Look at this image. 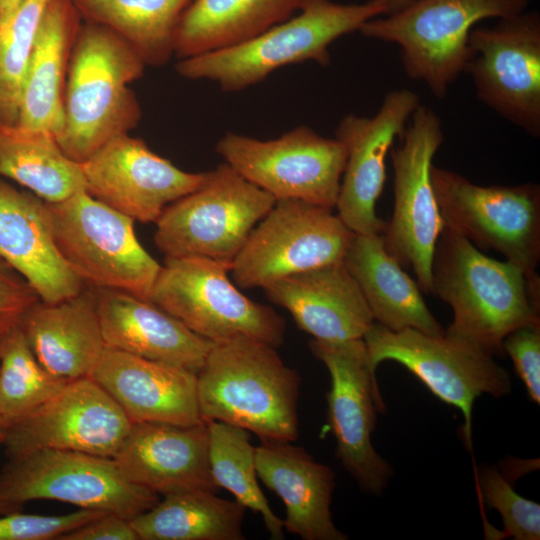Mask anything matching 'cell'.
<instances>
[{
	"label": "cell",
	"mask_w": 540,
	"mask_h": 540,
	"mask_svg": "<svg viewBox=\"0 0 540 540\" xmlns=\"http://www.w3.org/2000/svg\"><path fill=\"white\" fill-rule=\"evenodd\" d=\"M354 235L333 208L279 199L253 228L230 272L237 286L264 289L290 275L343 261Z\"/></svg>",
	"instance_id": "8fae6325"
},
{
	"label": "cell",
	"mask_w": 540,
	"mask_h": 540,
	"mask_svg": "<svg viewBox=\"0 0 540 540\" xmlns=\"http://www.w3.org/2000/svg\"><path fill=\"white\" fill-rule=\"evenodd\" d=\"M437 204L450 230L490 249L530 274L540 261V187L481 186L451 170L432 167Z\"/></svg>",
	"instance_id": "7c38bea8"
},
{
	"label": "cell",
	"mask_w": 540,
	"mask_h": 540,
	"mask_svg": "<svg viewBox=\"0 0 540 540\" xmlns=\"http://www.w3.org/2000/svg\"><path fill=\"white\" fill-rule=\"evenodd\" d=\"M275 202L223 162L164 209L155 222V244L168 258L195 256L232 264Z\"/></svg>",
	"instance_id": "52a82bcc"
},
{
	"label": "cell",
	"mask_w": 540,
	"mask_h": 540,
	"mask_svg": "<svg viewBox=\"0 0 540 540\" xmlns=\"http://www.w3.org/2000/svg\"><path fill=\"white\" fill-rule=\"evenodd\" d=\"M385 6L386 14L394 13L406 5H408L413 0H378Z\"/></svg>",
	"instance_id": "b9f144b4"
},
{
	"label": "cell",
	"mask_w": 540,
	"mask_h": 540,
	"mask_svg": "<svg viewBox=\"0 0 540 540\" xmlns=\"http://www.w3.org/2000/svg\"><path fill=\"white\" fill-rule=\"evenodd\" d=\"M39 300L30 285L0 258V340L20 322Z\"/></svg>",
	"instance_id": "f35d334b"
},
{
	"label": "cell",
	"mask_w": 540,
	"mask_h": 540,
	"mask_svg": "<svg viewBox=\"0 0 540 540\" xmlns=\"http://www.w3.org/2000/svg\"><path fill=\"white\" fill-rule=\"evenodd\" d=\"M473 28L464 72L478 99L511 124L540 136V15L537 11Z\"/></svg>",
	"instance_id": "9a60e30c"
},
{
	"label": "cell",
	"mask_w": 540,
	"mask_h": 540,
	"mask_svg": "<svg viewBox=\"0 0 540 540\" xmlns=\"http://www.w3.org/2000/svg\"><path fill=\"white\" fill-rule=\"evenodd\" d=\"M6 428L0 418V446L3 445L4 435H5Z\"/></svg>",
	"instance_id": "ee69618b"
},
{
	"label": "cell",
	"mask_w": 540,
	"mask_h": 540,
	"mask_svg": "<svg viewBox=\"0 0 540 540\" xmlns=\"http://www.w3.org/2000/svg\"><path fill=\"white\" fill-rule=\"evenodd\" d=\"M22 0H0V21L8 17Z\"/></svg>",
	"instance_id": "60d3db41"
},
{
	"label": "cell",
	"mask_w": 540,
	"mask_h": 540,
	"mask_svg": "<svg viewBox=\"0 0 540 540\" xmlns=\"http://www.w3.org/2000/svg\"><path fill=\"white\" fill-rule=\"evenodd\" d=\"M49 0H22L0 21V125H16L22 85Z\"/></svg>",
	"instance_id": "e575fe53"
},
{
	"label": "cell",
	"mask_w": 540,
	"mask_h": 540,
	"mask_svg": "<svg viewBox=\"0 0 540 540\" xmlns=\"http://www.w3.org/2000/svg\"><path fill=\"white\" fill-rule=\"evenodd\" d=\"M303 0H193L177 27L174 54L189 58L248 41L298 12Z\"/></svg>",
	"instance_id": "f1b7e54d"
},
{
	"label": "cell",
	"mask_w": 540,
	"mask_h": 540,
	"mask_svg": "<svg viewBox=\"0 0 540 540\" xmlns=\"http://www.w3.org/2000/svg\"><path fill=\"white\" fill-rule=\"evenodd\" d=\"M105 346L198 372L214 343L148 300L96 289Z\"/></svg>",
	"instance_id": "cb8c5ba5"
},
{
	"label": "cell",
	"mask_w": 540,
	"mask_h": 540,
	"mask_svg": "<svg viewBox=\"0 0 540 540\" xmlns=\"http://www.w3.org/2000/svg\"><path fill=\"white\" fill-rule=\"evenodd\" d=\"M208 458L218 488L234 495L245 508L259 514L271 539H284L283 520L274 514L257 481L251 433L221 421H207Z\"/></svg>",
	"instance_id": "d6a6232c"
},
{
	"label": "cell",
	"mask_w": 540,
	"mask_h": 540,
	"mask_svg": "<svg viewBox=\"0 0 540 540\" xmlns=\"http://www.w3.org/2000/svg\"><path fill=\"white\" fill-rule=\"evenodd\" d=\"M46 204L57 248L84 284L150 301L161 265L139 242L133 219L86 190Z\"/></svg>",
	"instance_id": "8992f818"
},
{
	"label": "cell",
	"mask_w": 540,
	"mask_h": 540,
	"mask_svg": "<svg viewBox=\"0 0 540 540\" xmlns=\"http://www.w3.org/2000/svg\"><path fill=\"white\" fill-rule=\"evenodd\" d=\"M216 152L241 176L279 199H298L335 208L346 149L301 125L278 138L260 140L228 132Z\"/></svg>",
	"instance_id": "5bb4252c"
},
{
	"label": "cell",
	"mask_w": 540,
	"mask_h": 540,
	"mask_svg": "<svg viewBox=\"0 0 540 540\" xmlns=\"http://www.w3.org/2000/svg\"><path fill=\"white\" fill-rule=\"evenodd\" d=\"M343 262L375 322L391 331L413 328L434 336L445 334L419 285L387 251L381 234H355Z\"/></svg>",
	"instance_id": "83f0119b"
},
{
	"label": "cell",
	"mask_w": 540,
	"mask_h": 540,
	"mask_svg": "<svg viewBox=\"0 0 540 540\" xmlns=\"http://www.w3.org/2000/svg\"><path fill=\"white\" fill-rule=\"evenodd\" d=\"M106 511L84 509L63 515L24 514L21 510L0 515V540H59L67 532Z\"/></svg>",
	"instance_id": "8d00e7d4"
},
{
	"label": "cell",
	"mask_w": 540,
	"mask_h": 540,
	"mask_svg": "<svg viewBox=\"0 0 540 540\" xmlns=\"http://www.w3.org/2000/svg\"><path fill=\"white\" fill-rule=\"evenodd\" d=\"M132 423L189 426L204 422L199 411L197 373L106 347L91 376Z\"/></svg>",
	"instance_id": "7402d4cb"
},
{
	"label": "cell",
	"mask_w": 540,
	"mask_h": 540,
	"mask_svg": "<svg viewBox=\"0 0 540 540\" xmlns=\"http://www.w3.org/2000/svg\"><path fill=\"white\" fill-rule=\"evenodd\" d=\"M245 511L215 492L185 491L165 495L130 524L139 540H243Z\"/></svg>",
	"instance_id": "4dcf8cb0"
},
{
	"label": "cell",
	"mask_w": 540,
	"mask_h": 540,
	"mask_svg": "<svg viewBox=\"0 0 540 540\" xmlns=\"http://www.w3.org/2000/svg\"><path fill=\"white\" fill-rule=\"evenodd\" d=\"M80 166L91 196L142 223H155L206 175L179 169L128 133L107 142Z\"/></svg>",
	"instance_id": "d6986e66"
},
{
	"label": "cell",
	"mask_w": 540,
	"mask_h": 540,
	"mask_svg": "<svg viewBox=\"0 0 540 540\" xmlns=\"http://www.w3.org/2000/svg\"><path fill=\"white\" fill-rule=\"evenodd\" d=\"M363 341L375 372L383 361L398 362L440 400L461 410L468 448L475 399L482 394L501 397L511 390L509 373L492 354L446 332L434 336L413 328L391 331L374 322Z\"/></svg>",
	"instance_id": "30bf717a"
},
{
	"label": "cell",
	"mask_w": 540,
	"mask_h": 540,
	"mask_svg": "<svg viewBox=\"0 0 540 540\" xmlns=\"http://www.w3.org/2000/svg\"><path fill=\"white\" fill-rule=\"evenodd\" d=\"M22 506V504L0 497V515L19 511L22 509Z\"/></svg>",
	"instance_id": "7bdbcfd3"
},
{
	"label": "cell",
	"mask_w": 540,
	"mask_h": 540,
	"mask_svg": "<svg viewBox=\"0 0 540 540\" xmlns=\"http://www.w3.org/2000/svg\"><path fill=\"white\" fill-rule=\"evenodd\" d=\"M478 487L483 502L496 509L503 521V537L516 540L540 538V505L515 492L496 468L483 467L478 474Z\"/></svg>",
	"instance_id": "d590c367"
},
{
	"label": "cell",
	"mask_w": 540,
	"mask_h": 540,
	"mask_svg": "<svg viewBox=\"0 0 540 540\" xmlns=\"http://www.w3.org/2000/svg\"><path fill=\"white\" fill-rule=\"evenodd\" d=\"M59 540H139L130 520L106 512L67 532Z\"/></svg>",
	"instance_id": "ab89813d"
},
{
	"label": "cell",
	"mask_w": 540,
	"mask_h": 540,
	"mask_svg": "<svg viewBox=\"0 0 540 540\" xmlns=\"http://www.w3.org/2000/svg\"><path fill=\"white\" fill-rule=\"evenodd\" d=\"M502 350L513 361L529 397L540 403V322L521 326L509 333L502 342Z\"/></svg>",
	"instance_id": "74e56055"
},
{
	"label": "cell",
	"mask_w": 540,
	"mask_h": 540,
	"mask_svg": "<svg viewBox=\"0 0 540 540\" xmlns=\"http://www.w3.org/2000/svg\"><path fill=\"white\" fill-rule=\"evenodd\" d=\"M529 4L530 0H413L394 13L368 20L359 32L399 46L407 76L424 82L442 99L464 73L475 25L520 14Z\"/></svg>",
	"instance_id": "5b68a950"
},
{
	"label": "cell",
	"mask_w": 540,
	"mask_h": 540,
	"mask_svg": "<svg viewBox=\"0 0 540 540\" xmlns=\"http://www.w3.org/2000/svg\"><path fill=\"white\" fill-rule=\"evenodd\" d=\"M419 96L409 89L389 91L373 116L348 114L335 132L346 149V163L335 208L355 234H382L386 222L376 203L386 181V157L412 113Z\"/></svg>",
	"instance_id": "ac0fdd59"
},
{
	"label": "cell",
	"mask_w": 540,
	"mask_h": 540,
	"mask_svg": "<svg viewBox=\"0 0 540 540\" xmlns=\"http://www.w3.org/2000/svg\"><path fill=\"white\" fill-rule=\"evenodd\" d=\"M431 294L447 303V334L494 355L515 329L540 322V279L508 260L483 254L460 234L443 228L436 243Z\"/></svg>",
	"instance_id": "6da1fadb"
},
{
	"label": "cell",
	"mask_w": 540,
	"mask_h": 540,
	"mask_svg": "<svg viewBox=\"0 0 540 540\" xmlns=\"http://www.w3.org/2000/svg\"><path fill=\"white\" fill-rule=\"evenodd\" d=\"M293 442L261 440L255 447L258 478L281 498L284 528L303 540H345L330 511L335 474Z\"/></svg>",
	"instance_id": "d4e9b609"
},
{
	"label": "cell",
	"mask_w": 540,
	"mask_h": 540,
	"mask_svg": "<svg viewBox=\"0 0 540 540\" xmlns=\"http://www.w3.org/2000/svg\"><path fill=\"white\" fill-rule=\"evenodd\" d=\"M132 426L119 404L91 377L70 380L55 396L9 426L8 459L57 449L113 458Z\"/></svg>",
	"instance_id": "e0dca14e"
},
{
	"label": "cell",
	"mask_w": 540,
	"mask_h": 540,
	"mask_svg": "<svg viewBox=\"0 0 540 540\" xmlns=\"http://www.w3.org/2000/svg\"><path fill=\"white\" fill-rule=\"evenodd\" d=\"M0 258L43 302L57 303L85 289L57 248L46 202L1 177Z\"/></svg>",
	"instance_id": "44dd1931"
},
{
	"label": "cell",
	"mask_w": 540,
	"mask_h": 540,
	"mask_svg": "<svg viewBox=\"0 0 540 540\" xmlns=\"http://www.w3.org/2000/svg\"><path fill=\"white\" fill-rule=\"evenodd\" d=\"M0 177L12 180L46 203L86 190L80 163L55 136L19 125H0Z\"/></svg>",
	"instance_id": "f546056e"
},
{
	"label": "cell",
	"mask_w": 540,
	"mask_h": 540,
	"mask_svg": "<svg viewBox=\"0 0 540 540\" xmlns=\"http://www.w3.org/2000/svg\"><path fill=\"white\" fill-rule=\"evenodd\" d=\"M113 459L129 481L157 494L219 490L209 467L206 422L132 423Z\"/></svg>",
	"instance_id": "ffe728a7"
},
{
	"label": "cell",
	"mask_w": 540,
	"mask_h": 540,
	"mask_svg": "<svg viewBox=\"0 0 540 540\" xmlns=\"http://www.w3.org/2000/svg\"><path fill=\"white\" fill-rule=\"evenodd\" d=\"M69 381L40 364L20 325L0 340V418L6 429L50 400Z\"/></svg>",
	"instance_id": "836d02e7"
},
{
	"label": "cell",
	"mask_w": 540,
	"mask_h": 540,
	"mask_svg": "<svg viewBox=\"0 0 540 540\" xmlns=\"http://www.w3.org/2000/svg\"><path fill=\"white\" fill-rule=\"evenodd\" d=\"M378 0L337 3L303 0L289 19L238 45L180 59L177 73L191 80H209L226 92H238L259 83L290 64L314 61L327 66L329 47L338 38L359 31L368 20L385 15Z\"/></svg>",
	"instance_id": "277c9868"
},
{
	"label": "cell",
	"mask_w": 540,
	"mask_h": 540,
	"mask_svg": "<svg viewBox=\"0 0 540 540\" xmlns=\"http://www.w3.org/2000/svg\"><path fill=\"white\" fill-rule=\"evenodd\" d=\"M309 347L330 373L327 421L336 440L337 458L363 491L379 496L392 476V467L371 443L377 412L383 413L385 404L366 345L363 339H312Z\"/></svg>",
	"instance_id": "2e32d148"
},
{
	"label": "cell",
	"mask_w": 540,
	"mask_h": 540,
	"mask_svg": "<svg viewBox=\"0 0 540 540\" xmlns=\"http://www.w3.org/2000/svg\"><path fill=\"white\" fill-rule=\"evenodd\" d=\"M80 19L72 0L48 1L24 77L17 125L55 138L61 133L65 84Z\"/></svg>",
	"instance_id": "4316f807"
},
{
	"label": "cell",
	"mask_w": 540,
	"mask_h": 540,
	"mask_svg": "<svg viewBox=\"0 0 540 540\" xmlns=\"http://www.w3.org/2000/svg\"><path fill=\"white\" fill-rule=\"evenodd\" d=\"M20 327L40 364L67 380L90 377L106 348L96 291L84 289L57 303L39 299Z\"/></svg>",
	"instance_id": "484cf974"
},
{
	"label": "cell",
	"mask_w": 540,
	"mask_h": 540,
	"mask_svg": "<svg viewBox=\"0 0 540 540\" xmlns=\"http://www.w3.org/2000/svg\"><path fill=\"white\" fill-rule=\"evenodd\" d=\"M276 349L247 337L214 343L197 372L203 421L234 425L260 440L294 442L301 379Z\"/></svg>",
	"instance_id": "7a4b0ae2"
},
{
	"label": "cell",
	"mask_w": 540,
	"mask_h": 540,
	"mask_svg": "<svg viewBox=\"0 0 540 540\" xmlns=\"http://www.w3.org/2000/svg\"><path fill=\"white\" fill-rule=\"evenodd\" d=\"M407 124L400 144L391 149L394 208L381 235L387 251L413 271L422 292L431 294L434 251L445 227L431 171L444 137L439 116L427 106L420 104Z\"/></svg>",
	"instance_id": "9c48e42d"
},
{
	"label": "cell",
	"mask_w": 540,
	"mask_h": 540,
	"mask_svg": "<svg viewBox=\"0 0 540 540\" xmlns=\"http://www.w3.org/2000/svg\"><path fill=\"white\" fill-rule=\"evenodd\" d=\"M0 497L22 505L55 500L128 520L159 501L157 493L129 481L113 458L57 449L8 459L0 470Z\"/></svg>",
	"instance_id": "4fadbf2b"
},
{
	"label": "cell",
	"mask_w": 540,
	"mask_h": 540,
	"mask_svg": "<svg viewBox=\"0 0 540 540\" xmlns=\"http://www.w3.org/2000/svg\"><path fill=\"white\" fill-rule=\"evenodd\" d=\"M264 291L271 302L291 314L301 330L318 341L363 339L375 322L343 261L282 278Z\"/></svg>",
	"instance_id": "603a6c76"
},
{
	"label": "cell",
	"mask_w": 540,
	"mask_h": 540,
	"mask_svg": "<svg viewBox=\"0 0 540 540\" xmlns=\"http://www.w3.org/2000/svg\"><path fill=\"white\" fill-rule=\"evenodd\" d=\"M145 66L110 29L90 22L80 26L65 84L64 124L56 138L70 159L82 163L137 126L141 107L129 85Z\"/></svg>",
	"instance_id": "3957f363"
},
{
	"label": "cell",
	"mask_w": 540,
	"mask_h": 540,
	"mask_svg": "<svg viewBox=\"0 0 540 540\" xmlns=\"http://www.w3.org/2000/svg\"><path fill=\"white\" fill-rule=\"evenodd\" d=\"M72 1L81 18L116 33L146 66H162L174 54L178 24L193 0Z\"/></svg>",
	"instance_id": "1f68e13d"
},
{
	"label": "cell",
	"mask_w": 540,
	"mask_h": 540,
	"mask_svg": "<svg viewBox=\"0 0 540 540\" xmlns=\"http://www.w3.org/2000/svg\"><path fill=\"white\" fill-rule=\"evenodd\" d=\"M231 266L205 257H165L150 301L213 343L247 337L278 348L285 319L243 295L229 280Z\"/></svg>",
	"instance_id": "ba28073f"
}]
</instances>
